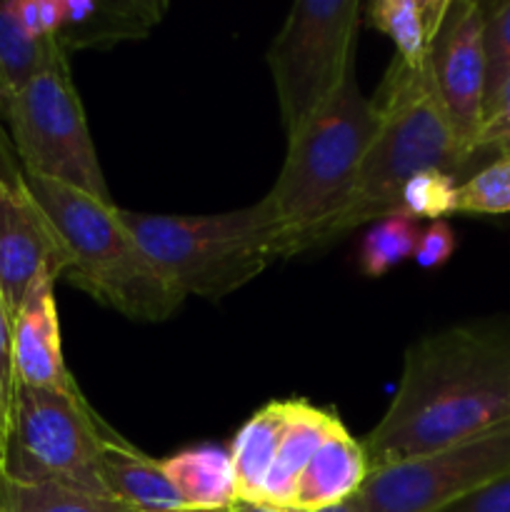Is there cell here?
Masks as SVG:
<instances>
[{"mask_svg": "<svg viewBox=\"0 0 510 512\" xmlns=\"http://www.w3.org/2000/svg\"><path fill=\"white\" fill-rule=\"evenodd\" d=\"M428 65L455 138L475 158L485 123V5L450 0Z\"/></svg>", "mask_w": 510, "mask_h": 512, "instance_id": "obj_10", "label": "cell"}, {"mask_svg": "<svg viewBox=\"0 0 510 512\" xmlns=\"http://www.w3.org/2000/svg\"><path fill=\"white\" fill-rule=\"evenodd\" d=\"M510 75V3L485 10V98Z\"/></svg>", "mask_w": 510, "mask_h": 512, "instance_id": "obj_25", "label": "cell"}, {"mask_svg": "<svg viewBox=\"0 0 510 512\" xmlns=\"http://www.w3.org/2000/svg\"><path fill=\"white\" fill-rule=\"evenodd\" d=\"M510 423V333L458 325L415 340L388 410L363 440L370 470L440 453Z\"/></svg>", "mask_w": 510, "mask_h": 512, "instance_id": "obj_1", "label": "cell"}, {"mask_svg": "<svg viewBox=\"0 0 510 512\" xmlns=\"http://www.w3.org/2000/svg\"><path fill=\"white\" fill-rule=\"evenodd\" d=\"M113 433L80 390L15 388L5 478L55 483L78 493L113 498L105 483V440ZM115 500V498H113Z\"/></svg>", "mask_w": 510, "mask_h": 512, "instance_id": "obj_6", "label": "cell"}, {"mask_svg": "<svg viewBox=\"0 0 510 512\" xmlns=\"http://www.w3.org/2000/svg\"><path fill=\"white\" fill-rule=\"evenodd\" d=\"M358 0H300L268 50L285 135L323 108L355 75Z\"/></svg>", "mask_w": 510, "mask_h": 512, "instance_id": "obj_8", "label": "cell"}, {"mask_svg": "<svg viewBox=\"0 0 510 512\" xmlns=\"http://www.w3.org/2000/svg\"><path fill=\"white\" fill-rule=\"evenodd\" d=\"M510 473V423L440 453L370 470L358 498L365 512H443Z\"/></svg>", "mask_w": 510, "mask_h": 512, "instance_id": "obj_9", "label": "cell"}, {"mask_svg": "<svg viewBox=\"0 0 510 512\" xmlns=\"http://www.w3.org/2000/svg\"><path fill=\"white\" fill-rule=\"evenodd\" d=\"M53 290V280H40L13 318L15 378L30 388L75 393L80 388L63 358Z\"/></svg>", "mask_w": 510, "mask_h": 512, "instance_id": "obj_12", "label": "cell"}, {"mask_svg": "<svg viewBox=\"0 0 510 512\" xmlns=\"http://www.w3.org/2000/svg\"><path fill=\"white\" fill-rule=\"evenodd\" d=\"M23 178V168L15 160V148L8 138H5V130L0 125V185L3 183H15V180Z\"/></svg>", "mask_w": 510, "mask_h": 512, "instance_id": "obj_29", "label": "cell"}, {"mask_svg": "<svg viewBox=\"0 0 510 512\" xmlns=\"http://www.w3.org/2000/svg\"><path fill=\"white\" fill-rule=\"evenodd\" d=\"M285 420H288V400L268 403L238 430L230 448L238 483V500L260 503L263 500L265 478L273 468L280 438H283Z\"/></svg>", "mask_w": 510, "mask_h": 512, "instance_id": "obj_19", "label": "cell"}, {"mask_svg": "<svg viewBox=\"0 0 510 512\" xmlns=\"http://www.w3.org/2000/svg\"><path fill=\"white\" fill-rule=\"evenodd\" d=\"M15 353H13V315L0 298V430L8 435L15 403Z\"/></svg>", "mask_w": 510, "mask_h": 512, "instance_id": "obj_26", "label": "cell"}, {"mask_svg": "<svg viewBox=\"0 0 510 512\" xmlns=\"http://www.w3.org/2000/svg\"><path fill=\"white\" fill-rule=\"evenodd\" d=\"M5 453H8V435L0 430V480L5 475Z\"/></svg>", "mask_w": 510, "mask_h": 512, "instance_id": "obj_32", "label": "cell"}, {"mask_svg": "<svg viewBox=\"0 0 510 512\" xmlns=\"http://www.w3.org/2000/svg\"><path fill=\"white\" fill-rule=\"evenodd\" d=\"M68 60L55 38H33L13 13V0L0 3V100L15 95L40 73Z\"/></svg>", "mask_w": 510, "mask_h": 512, "instance_id": "obj_20", "label": "cell"}, {"mask_svg": "<svg viewBox=\"0 0 510 512\" xmlns=\"http://www.w3.org/2000/svg\"><path fill=\"white\" fill-rule=\"evenodd\" d=\"M370 100L378 123L353 190L343 208L303 240L300 253L335 243L360 225H373L403 210L400 198L405 183L420 170L438 168L455 175L473 160L450 128L430 78V65L408 68L393 58Z\"/></svg>", "mask_w": 510, "mask_h": 512, "instance_id": "obj_2", "label": "cell"}, {"mask_svg": "<svg viewBox=\"0 0 510 512\" xmlns=\"http://www.w3.org/2000/svg\"><path fill=\"white\" fill-rule=\"evenodd\" d=\"M420 238V225L405 210L385 215L373 223L360 245V268L370 278H380L403 260L413 258Z\"/></svg>", "mask_w": 510, "mask_h": 512, "instance_id": "obj_22", "label": "cell"}, {"mask_svg": "<svg viewBox=\"0 0 510 512\" xmlns=\"http://www.w3.org/2000/svg\"><path fill=\"white\" fill-rule=\"evenodd\" d=\"M105 483L115 500L138 512L188 510L165 475L163 460L148 458L115 430L105 440Z\"/></svg>", "mask_w": 510, "mask_h": 512, "instance_id": "obj_16", "label": "cell"}, {"mask_svg": "<svg viewBox=\"0 0 510 512\" xmlns=\"http://www.w3.org/2000/svg\"><path fill=\"white\" fill-rule=\"evenodd\" d=\"M163 470L188 510H228L238 503L233 458L228 450L203 445L163 460Z\"/></svg>", "mask_w": 510, "mask_h": 512, "instance_id": "obj_17", "label": "cell"}, {"mask_svg": "<svg viewBox=\"0 0 510 512\" xmlns=\"http://www.w3.org/2000/svg\"><path fill=\"white\" fill-rule=\"evenodd\" d=\"M0 113L8 120L10 143L23 173L55 180L110 203L108 183L68 60L0 100Z\"/></svg>", "mask_w": 510, "mask_h": 512, "instance_id": "obj_7", "label": "cell"}, {"mask_svg": "<svg viewBox=\"0 0 510 512\" xmlns=\"http://www.w3.org/2000/svg\"><path fill=\"white\" fill-rule=\"evenodd\" d=\"M70 250L25 180L0 185V298L18 315L40 280L65 278Z\"/></svg>", "mask_w": 510, "mask_h": 512, "instance_id": "obj_11", "label": "cell"}, {"mask_svg": "<svg viewBox=\"0 0 510 512\" xmlns=\"http://www.w3.org/2000/svg\"><path fill=\"white\" fill-rule=\"evenodd\" d=\"M370 473L363 443L340 425L310 458L298 480L293 510L315 512L355 498Z\"/></svg>", "mask_w": 510, "mask_h": 512, "instance_id": "obj_14", "label": "cell"}, {"mask_svg": "<svg viewBox=\"0 0 510 512\" xmlns=\"http://www.w3.org/2000/svg\"><path fill=\"white\" fill-rule=\"evenodd\" d=\"M375 105L353 78L288 135L278 180L260 203L278 225V260L300 255L315 228L348 200L375 133Z\"/></svg>", "mask_w": 510, "mask_h": 512, "instance_id": "obj_4", "label": "cell"}, {"mask_svg": "<svg viewBox=\"0 0 510 512\" xmlns=\"http://www.w3.org/2000/svg\"><path fill=\"white\" fill-rule=\"evenodd\" d=\"M23 180L68 245L65 283L135 323L173 318L185 295L135 240L120 208L38 175Z\"/></svg>", "mask_w": 510, "mask_h": 512, "instance_id": "obj_3", "label": "cell"}, {"mask_svg": "<svg viewBox=\"0 0 510 512\" xmlns=\"http://www.w3.org/2000/svg\"><path fill=\"white\" fill-rule=\"evenodd\" d=\"M455 175L445 170L428 168L415 173L405 183L400 208L415 220H445L455 213V195H458V183Z\"/></svg>", "mask_w": 510, "mask_h": 512, "instance_id": "obj_24", "label": "cell"}, {"mask_svg": "<svg viewBox=\"0 0 510 512\" xmlns=\"http://www.w3.org/2000/svg\"><path fill=\"white\" fill-rule=\"evenodd\" d=\"M450 0H378L365 8L368 23L393 40L395 58L408 68L428 65Z\"/></svg>", "mask_w": 510, "mask_h": 512, "instance_id": "obj_18", "label": "cell"}, {"mask_svg": "<svg viewBox=\"0 0 510 512\" xmlns=\"http://www.w3.org/2000/svg\"><path fill=\"white\" fill-rule=\"evenodd\" d=\"M340 420L333 413L318 410L305 400H288V420H285L283 438L275 453L273 468L265 478L263 500L260 503L293 508L295 488L303 475L305 465L315 450L340 428Z\"/></svg>", "mask_w": 510, "mask_h": 512, "instance_id": "obj_15", "label": "cell"}, {"mask_svg": "<svg viewBox=\"0 0 510 512\" xmlns=\"http://www.w3.org/2000/svg\"><path fill=\"white\" fill-rule=\"evenodd\" d=\"M455 245H458V240H455L453 228H450L445 220H435V223H430L428 228L420 230V238H418V245H415L413 258L415 263L425 270L440 268V265H445L450 258H453Z\"/></svg>", "mask_w": 510, "mask_h": 512, "instance_id": "obj_27", "label": "cell"}, {"mask_svg": "<svg viewBox=\"0 0 510 512\" xmlns=\"http://www.w3.org/2000/svg\"><path fill=\"white\" fill-rule=\"evenodd\" d=\"M443 512H510V473L465 495Z\"/></svg>", "mask_w": 510, "mask_h": 512, "instance_id": "obj_28", "label": "cell"}, {"mask_svg": "<svg viewBox=\"0 0 510 512\" xmlns=\"http://www.w3.org/2000/svg\"><path fill=\"white\" fill-rule=\"evenodd\" d=\"M178 512H203V510H178ZM210 512H230V508L228 510H210Z\"/></svg>", "mask_w": 510, "mask_h": 512, "instance_id": "obj_33", "label": "cell"}, {"mask_svg": "<svg viewBox=\"0 0 510 512\" xmlns=\"http://www.w3.org/2000/svg\"><path fill=\"white\" fill-rule=\"evenodd\" d=\"M455 213L505 215L510 213V153L498 155L468 180L458 183Z\"/></svg>", "mask_w": 510, "mask_h": 512, "instance_id": "obj_23", "label": "cell"}, {"mask_svg": "<svg viewBox=\"0 0 510 512\" xmlns=\"http://www.w3.org/2000/svg\"><path fill=\"white\" fill-rule=\"evenodd\" d=\"M230 512H298L293 508H283V505H270V503H245V500H238V503L230 508Z\"/></svg>", "mask_w": 510, "mask_h": 512, "instance_id": "obj_30", "label": "cell"}, {"mask_svg": "<svg viewBox=\"0 0 510 512\" xmlns=\"http://www.w3.org/2000/svg\"><path fill=\"white\" fill-rule=\"evenodd\" d=\"M0 512H138L113 498L78 493L55 483L0 480Z\"/></svg>", "mask_w": 510, "mask_h": 512, "instance_id": "obj_21", "label": "cell"}, {"mask_svg": "<svg viewBox=\"0 0 510 512\" xmlns=\"http://www.w3.org/2000/svg\"><path fill=\"white\" fill-rule=\"evenodd\" d=\"M165 13V0H65L63 28L55 40L65 53L110 48L148 38Z\"/></svg>", "mask_w": 510, "mask_h": 512, "instance_id": "obj_13", "label": "cell"}, {"mask_svg": "<svg viewBox=\"0 0 510 512\" xmlns=\"http://www.w3.org/2000/svg\"><path fill=\"white\" fill-rule=\"evenodd\" d=\"M315 512H365V510H363V503H360V498L355 495V498L345 500V503L333 505V508H325V510H315Z\"/></svg>", "mask_w": 510, "mask_h": 512, "instance_id": "obj_31", "label": "cell"}, {"mask_svg": "<svg viewBox=\"0 0 510 512\" xmlns=\"http://www.w3.org/2000/svg\"><path fill=\"white\" fill-rule=\"evenodd\" d=\"M120 218L185 298L223 300L278 260V225L260 200L193 218L120 208Z\"/></svg>", "mask_w": 510, "mask_h": 512, "instance_id": "obj_5", "label": "cell"}]
</instances>
